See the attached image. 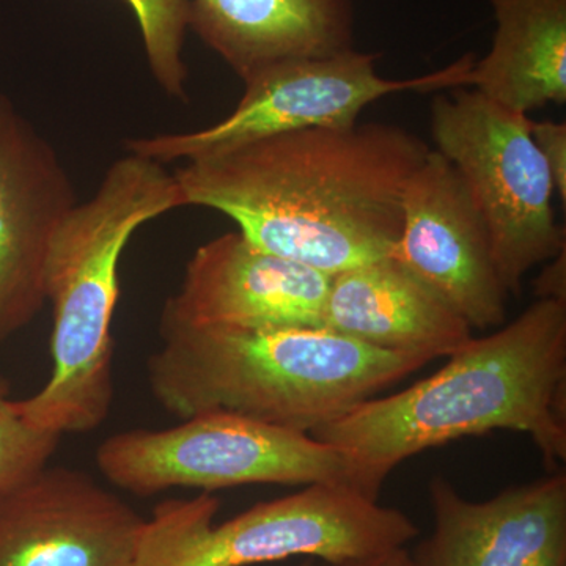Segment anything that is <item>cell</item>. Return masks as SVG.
Listing matches in <instances>:
<instances>
[{"label":"cell","mask_w":566,"mask_h":566,"mask_svg":"<svg viewBox=\"0 0 566 566\" xmlns=\"http://www.w3.org/2000/svg\"><path fill=\"white\" fill-rule=\"evenodd\" d=\"M430 150L400 126L356 123L262 137L174 175L185 207L222 212L256 248L333 277L392 255Z\"/></svg>","instance_id":"1"},{"label":"cell","mask_w":566,"mask_h":566,"mask_svg":"<svg viewBox=\"0 0 566 566\" xmlns=\"http://www.w3.org/2000/svg\"><path fill=\"white\" fill-rule=\"evenodd\" d=\"M495 430L527 434L547 464L565 463V301L539 297L513 322L472 337L436 374L368 398L312 436L337 447L356 490L378 499L408 458Z\"/></svg>","instance_id":"2"},{"label":"cell","mask_w":566,"mask_h":566,"mask_svg":"<svg viewBox=\"0 0 566 566\" xmlns=\"http://www.w3.org/2000/svg\"><path fill=\"white\" fill-rule=\"evenodd\" d=\"M161 338L148 386L170 415L227 412L308 434L431 363L324 327L161 322Z\"/></svg>","instance_id":"3"},{"label":"cell","mask_w":566,"mask_h":566,"mask_svg":"<svg viewBox=\"0 0 566 566\" xmlns=\"http://www.w3.org/2000/svg\"><path fill=\"white\" fill-rule=\"evenodd\" d=\"M182 207L175 175L128 153L112 163L92 199L77 203L61 223L44 270V296L52 307L51 375L39 392L18 400L33 427L61 436L88 433L107 419L123 251L142 226Z\"/></svg>","instance_id":"4"},{"label":"cell","mask_w":566,"mask_h":566,"mask_svg":"<svg viewBox=\"0 0 566 566\" xmlns=\"http://www.w3.org/2000/svg\"><path fill=\"white\" fill-rule=\"evenodd\" d=\"M219 505L208 493L164 501L145 520L134 566H252L292 557L340 566L419 536L406 513L346 485L304 486L214 526Z\"/></svg>","instance_id":"5"},{"label":"cell","mask_w":566,"mask_h":566,"mask_svg":"<svg viewBox=\"0 0 566 566\" xmlns=\"http://www.w3.org/2000/svg\"><path fill=\"white\" fill-rule=\"evenodd\" d=\"M96 464L112 486L136 495L316 483L356 490L352 465L337 447L227 412H203L164 430L112 434L96 450Z\"/></svg>","instance_id":"6"},{"label":"cell","mask_w":566,"mask_h":566,"mask_svg":"<svg viewBox=\"0 0 566 566\" xmlns=\"http://www.w3.org/2000/svg\"><path fill=\"white\" fill-rule=\"evenodd\" d=\"M430 126L436 151L455 167L485 219L506 292L517 296L528 271L566 251L531 118L461 87L434 96Z\"/></svg>","instance_id":"7"},{"label":"cell","mask_w":566,"mask_h":566,"mask_svg":"<svg viewBox=\"0 0 566 566\" xmlns=\"http://www.w3.org/2000/svg\"><path fill=\"white\" fill-rule=\"evenodd\" d=\"M378 55L354 50L275 63L244 80V95L223 120L191 133L126 140L133 155L159 164L193 161L274 134L356 125L365 107L387 95L469 87L474 54L412 80H386Z\"/></svg>","instance_id":"8"},{"label":"cell","mask_w":566,"mask_h":566,"mask_svg":"<svg viewBox=\"0 0 566 566\" xmlns=\"http://www.w3.org/2000/svg\"><path fill=\"white\" fill-rule=\"evenodd\" d=\"M390 259L472 329L505 324L510 294L495 266L490 230L463 178L439 151L430 150L408 182L403 226Z\"/></svg>","instance_id":"9"},{"label":"cell","mask_w":566,"mask_h":566,"mask_svg":"<svg viewBox=\"0 0 566 566\" xmlns=\"http://www.w3.org/2000/svg\"><path fill=\"white\" fill-rule=\"evenodd\" d=\"M144 523L87 472L48 464L0 493V566H134Z\"/></svg>","instance_id":"10"},{"label":"cell","mask_w":566,"mask_h":566,"mask_svg":"<svg viewBox=\"0 0 566 566\" xmlns=\"http://www.w3.org/2000/svg\"><path fill=\"white\" fill-rule=\"evenodd\" d=\"M77 203L57 151L0 93V342L46 304L48 251Z\"/></svg>","instance_id":"11"},{"label":"cell","mask_w":566,"mask_h":566,"mask_svg":"<svg viewBox=\"0 0 566 566\" xmlns=\"http://www.w3.org/2000/svg\"><path fill=\"white\" fill-rule=\"evenodd\" d=\"M331 275L223 233L200 245L161 322L244 329L323 327Z\"/></svg>","instance_id":"12"},{"label":"cell","mask_w":566,"mask_h":566,"mask_svg":"<svg viewBox=\"0 0 566 566\" xmlns=\"http://www.w3.org/2000/svg\"><path fill=\"white\" fill-rule=\"evenodd\" d=\"M433 532L416 566H566V474L469 501L436 475L430 482Z\"/></svg>","instance_id":"13"},{"label":"cell","mask_w":566,"mask_h":566,"mask_svg":"<svg viewBox=\"0 0 566 566\" xmlns=\"http://www.w3.org/2000/svg\"><path fill=\"white\" fill-rule=\"evenodd\" d=\"M323 327L430 360L452 356L474 337L452 305L390 256L333 275Z\"/></svg>","instance_id":"14"},{"label":"cell","mask_w":566,"mask_h":566,"mask_svg":"<svg viewBox=\"0 0 566 566\" xmlns=\"http://www.w3.org/2000/svg\"><path fill=\"white\" fill-rule=\"evenodd\" d=\"M189 28L248 80L296 59L352 50L353 0H191Z\"/></svg>","instance_id":"15"},{"label":"cell","mask_w":566,"mask_h":566,"mask_svg":"<svg viewBox=\"0 0 566 566\" xmlns=\"http://www.w3.org/2000/svg\"><path fill=\"white\" fill-rule=\"evenodd\" d=\"M493 46L469 87L515 114L566 102V0H488Z\"/></svg>","instance_id":"16"},{"label":"cell","mask_w":566,"mask_h":566,"mask_svg":"<svg viewBox=\"0 0 566 566\" xmlns=\"http://www.w3.org/2000/svg\"><path fill=\"white\" fill-rule=\"evenodd\" d=\"M139 22L148 66L167 95L186 99L188 69L182 59L191 0H126Z\"/></svg>","instance_id":"17"},{"label":"cell","mask_w":566,"mask_h":566,"mask_svg":"<svg viewBox=\"0 0 566 566\" xmlns=\"http://www.w3.org/2000/svg\"><path fill=\"white\" fill-rule=\"evenodd\" d=\"M61 439L28 422L0 378V493L46 468Z\"/></svg>","instance_id":"18"},{"label":"cell","mask_w":566,"mask_h":566,"mask_svg":"<svg viewBox=\"0 0 566 566\" xmlns=\"http://www.w3.org/2000/svg\"><path fill=\"white\" fill-rule=\"evenodd\" d=\"M535 145L545 159L554 189L566 203V125L558 122H534L531 126Z\"/></svg>","instance_id":"19"},{"label":"cell","mask_w":566,"mask_h":566,"mask_svg":"<svg viewBox=\"0 0 566 566\" xmlns=\"http://www.w3.org/2000/svg\"><path fill=\"white\" fill-rule=\"evenodd\" d=\"M547 263L549 264H546L535 282L536 300L551 297L566 303V251L558 253L556 259Z\"/></svg>","instance_id":"20"},{"label":"cell","mask_w":566,"mask_h":566,"mask_svg":"<svg viewBox=\"0 0 566 566\" xmlns=\"http://www.w3.org/2000/svg\"><path fill=\"white\" fill-rule=\"evenodd\" d=\"M340 566H416V564L415 558L409 556L408 551L405 547H400V549L389 551V553L381 554V556L367 558V560L352 562V564Z\"/></svg>","instance_id":"21"},{"label":"cell","mask_w":566,"mask_h":566,"mask_svg":"<svg viewBox=\"0 0 566 566\" xmlns=\"http://www.w3.org/2000/svg\"><path fill=\"white\" fill-rule=\"evenodd\" d=\"M303 566H315V565H303Z\"/></svg>","instance_id":"22"}]
</instances>
